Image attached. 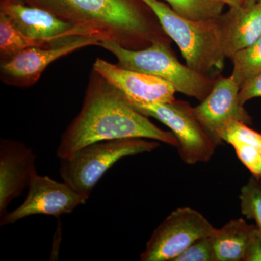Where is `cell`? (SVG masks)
Here are the masks:
<instances>
[{
  "label": "cell",
  "instance_id": "cell-28",
  "mask_svg": "<svg viewBox=\"0 0 261 261\" xmlns=\"http://www.w3.org/2000/svg\"><path fill=\"white\" fill-rule=\"evenodd\" d=\"M261 180V179H260Z\"/></svg>",
  "mask_w": 261,
  "mask_h": 261
},
{
  "label": "cell",
  "instance_id": "cell-12",
  "mask_svg": "<svg viewBox=\"0 0 261 261\" xmlns=\"http://www.w3.org/2000/svg\"><path fill=\"white\" fill-rule=\"evenodd\" d=\"M36 156L22 142L12 140L0 142V218L8 214L7 208L37 174Z\"/></svg>",
  "mask_w": 261,
  "mask_h": 261
},
{
  "label": "cell",
  "instance_id": "cell-2",
  "mask_svg": "<svg viewBox=\"0 0 261 261\" xmlns=\"http://www.w3.org/2000/svg\"><path fill=\"white\" fill-rule=\"evenodd\" d=\"M75 27L82 36L139 50L171 42L157 15L143 0H24Z\"/></svg>",
  "mask_w": 261,
  "mask_h": 261
},
{
  "label": "cell",
  "instance_id": "cell-10",
  "mask_svg": "<svg viewBox=\"0 0 261 261\" xmlns=\"http://www.w3.org/2000/svg\"><path fill=\"white\" fill-rule=\"evenodd\" d=\"M241 85L233 75L216 78L214 87L200 104L194 108L195 116L216 145L221 143L219 135L228 122L238 120L252 123L251 116L239 100Z\"/></svg>",
  "mask_w": 261,
  "mask_h": 261
},
{
  "label": "cell",
  "instance_id": "cell-23",
  "mask_svg": "<svg viewBox=\"0 0 261 261\" xmlns=\"http://www.w3.org/2000/svg\"><path fill=\"white\" fill-rule=\"evenodd\" d=\"M243 261H261V230L256 225L250 233Z\"/></svg>",
  "mask_w": 261,
  "mask_h": 261
},
{
  "label": "cell",
  "instance_id": "cell-25",
  "mask_svg": "<svg viewBox=\"0 0 261 261\" xmlns=\"http://www.w3.org/2000/svg\"><path fill=\"white\" fill-rule=\"evenodd\" d=\"M257 0H245V3H256Z\"/></svg>",
  "mask_w": 261,
  "mask_h": 261
},
{
  "label": "cell",
  "instance_id": "cell-14",
  "mask_svg": "<svg viewBox=\"0 0 261 261\" xmlns=\"http://www.w3.org/2000/svg\"><path fill=\"white\" fill-rule=\"evenodd\" d=\"M219 20L226 58L252 45L261 37V4L257 2L229 8L220 15Z\"/></svg>",
  "mask_w": 261,
  "mask_h": 261
},
{
  "label": "cell",
  "instance_id": "cell-6",
  "mask_svg": "<svg viewBox=\"0 0 261 261\" xmlns=\"http://www.w3.org/2000/svg\"><path fill=\"white\" fill-rule=\"evenodd\" d=\"M132 106L171 129L179 143L177 149L180 157L187 164L207 162L214 155L218 145L197 119L194 108L188 102L175 99L170 102Z\"/></svg>",
  "mask_w": 261,
  "mask_h": 261
},
{
  "label": "cell",
  "instance_id": "cell-1",
  "mask_svg": "<svg viewBox=\"0 0 261 261\" xmlns=\"http://www.w3.org/2000/svg\"><path fill=\"white\" fill-rule=\"evenodd\" d=\"M124 94L92 68L80 113L67 127L57 149L60 159L101 141L144 138L178 148L172 132L155 126Z\"/></svg>",
  "mask_w": 261,
  "mask_h": 261
},
{
  "label": "cell",
  "instance_id": "cell-21",
  "mask_svg": "<svg viewBox=\"0 0 261 261\" xmlns=\"http://www.w3.org/2000/svg\"><path fill=\"white\" fill-rule=\"evenodd\" d=\"M174 261H215L212 236L196 240Z\"/></svg>",
  "mask_w": 261,
  "mask_h": 261
},
{
  "label": "cell",
  "instance_id": "cell-27",
  "mask_svg": "<svg viewBox=\"0 0 261 261\" xmlns=\"http://www.w3.org/2000/svg\"><path fill=\"white\" fill-rule=\"evenodd\" d=\"M22 1H24V0H22Z\"/></svg>",
  "mask_w": 261,
  "mask_h": 261
},
{
  "label": "cell",
  "instance_id": "cell-4",
  "mask_svg": "<svg viewBox=\"0 0 261 261\" xmlns=\"http://www.w3.org/2000/svg\"><path fill=\"white\" fill-rule=\"evenodd\" d=\"M100 47L112 53L121 68L146 73L166 81L176 92L202 102L214 87L216 78L201 74L176 58L171 42H155L145 49L133 50L116 43L100 42Z\"/></svg>",
  "mask_w": 261,
  "mask_h": 261
},
{
  "label": "cell",
  "instance_id": "cell-19",
  "mask_svg": "<svg viewBox=\"0 0 261 261\" xmlns=\"http://www.w3.org/2000/svg\"><path fill=\"white\" fill-rule=\"evenodd\" d=\"M171 9L184 18L194 20L216 18L225 6L218 0H164Z\"/></svg>",
  "mask_w": 261,
  "mask_h": 261
},
{
  "label": "cell",
  "instance_id": "cell-24",
  "mask_svg": "<svg viewBox=\"0 0 261 261\" xmlns=\"http://www.w3.org/2000/svg\"><path fill=\"white\" fill-rule=\"evenodd\" d=\"M225 5H228L229 8H237L245 4V0H218Z\"/></svg>",
  "mask_w": 261,
  "mask_h": 261
},
{
  "label": "cell",
  "instance_id": "cell-22",
  "mask_svg": "<svg viewBox=\"0 0 261 261\" xmlns=\"http://www.w3.org/2000/svg\"><path fill=\"white\" fill-rule=\"evenodd\" d=\"M256 97H261V73L246 81L241 86L239 94V100L243 106Z\"/></svg>",
  "mask_w": 261,
  "mask_h": 261
},
{
  "label": "cell",
  "instance_id": "cell-3",
  "mask_svg": "<svg viewBox=\"0 0 261 261\" xmlns=\"http://www.w3.org/2000/svg\"><path fill=\"white\" fill-rule=\"evenodd\" d=\"M159 18L163 30L176 44L187 66L201 74L217 78L224 68L225 56L219 17L194 20L175 13L160 0H143Z\"/></svg>",
  "mask_w": 261,
  "mask_h": 261
},
{
  "label": "cell",
  "instance_id": "cell-13",
  "mask_svg": "<svg viewBox=\"0 0 261 261\" xmlns=\"http://www.w3.org/2000/svg\"><path fill=\"white\" fill-rule=\"evenodd\" d=\"M0 13L6 15L20 32L30 37L65 40L84 37L72 24L22 0H0Z\"/></svg>",
  "mask_w": 261,
  "mask_h": 261
},
{
  "label": "cell",
  "instance_id": "cell-5",
  "mask_svg": "<svg viewBox=\"0 0 261 261\" xmlns=\"http://www.w3.org/2000/svg\"><path fill=\"white\" fill-rule=\"evenodd\" d=\"M159 142L144 138L119 139L94 142L61 159L60 175L63 181L89 197L94 186L110 168L124 157L150 152Z\"/></svg>",
  "mask_w": 261,
  "mask_h": 261
},
{
  "label": "cell",
  "instance_id": "cell-16",
  "mask_svg": "<svg viewBox=\"0 0 261 261\" xmlns=\"http://www.w3.org/2000/svg\"><path fill=\"white\" fill-rule=\"evenodd\" d=\"M254 226L240 218L216 228L212 235L215 261H243Z\"/></svg>",
  "mask_w": 261,
  "mask_h": 261
},
{
  "label": "cell",
  "instance_id": "cell-9",
  "mask_svg": "<svg viewBox=\"0 0 261 261\" xmlns=\"http://www.w3.org/2000/svg\"><path fill=\"white\" fill-rule=\"evenodd\" d=\"M99 43L96 38L76 37L53 47L27 48L15 56L1 60V80L14 87H31L37 83L46 68L53 62L82 48L99 46Z\"/></svg>",
  "mask_w": 261,
  "mask_h": 261
},
{
  "label": "cell",
  "instance_id": "cell-15",
  "mask_svg": "<svg viewBox=\"0 0 261 261\" xmlns=\"http://www.w3.org/2000/svg\"><path fill=\"white\" fill-rule=\"evenodd\" d=\"M219 137L221 142L232 146L252 176L261 179V134L245 122L233 120L221 129Z\"/></svg>",
  "mask_w": 261,
  "mask_h": 261
},
{
  "label": "cell",
  "instance_id": "cell-7",
  "mask_svg": "<svg viewBox=\"0 0 261 261\" xmlns=\"http://www.w3.org/2000/svg\"><path fill=\"white\" fill-rule=\"evenodd\" d=\"M216 228L195 209L179 207L168 215L147 242L142 261H174L199 239L212 236Z\"/></svg>",
  "mask_w": 261,
  "mask_h": 261
},
{
  "label": "cell",
  "instance_id": "cell-17",
  "mask_svg": "<svg viewBox=\"0 0 261 261\" xmlns=\"http://www.w3.org/2000/svg\"><path fill=\"white\" fill-rule=\"evenodd\" d=\"M51 40L37 39L25 35L12 23L8 17L0 13V59L15 56L19 51L29 47H48L58 45L69 40Z\"/></svg>",
  "mask_w": 261,
  "mask_h": 261
},
{
  "label": "cell",
  "instance_id": "cell-18",
  "mask_svg": "<svg viewBox=\"0 0 261 261\" xmlns=\"http://www.w3.org/2000/svg\"><path fill=\"white\" fill-rule=\"evenodd\" d=\"M233 75L240 85L261 73V37L256 42L241 49L229 58Z\"/></svg>",
  "mask_w": 261,
  "mask_h": 261
},
{
  "label": "cell",
  "instance_id": "cell-11",
  "mask_svg": "<svg viewBox=\"0 0 261 261\" xmlns=\"http://www.w3.org/2000/svg\"><path fill=\"white\" fill-rule=\"evenodd\" d=\"M93 69L124 94L132 105L174 101L176 91L171 84L157 77L121 68L97 58Z\"/></svg>",
  "mask_w": 261,
  "mask_h": 261
},
{
  "label": "cell",
  "instance_id": "cell-20",
  "mask_svg": "<svg viewBox=\"0 0 261 261\" xmlns=\"http://www.w3.org/2000/svg\"><path fill=\"white\" fill-rule=\"evenodd\" d=\"M239 197L242 214L254 220L261 230V180L252 176L242 187Z\"/></svg>",
  "mask_w": 261,
  "mask_h": 261
},
{
  "label": "cell",
  "instance_id": "cell-26",
  "mask_svg": "<svg viewBox=\"0 0 261 261\" xmlns=\"http://www.w3.org/2000/svg\"><path fill=\"white\" fill-rule=\"evenodd\" d=\"M257 3H260L261 4V0H257Z\"/></svg>",
  "mask_w": 261,
  "mask_h": 261
},
{
  "label": "cell",
  "instance_id": "cell-8",
  "mask_svg": "<svg viewBox=\"0 0 261 261\" xmlns=\"http://www.w3.org/2000/svg\"><path fill=\"white\" fill-rule=\"evenodd\" d=\"M89 197L77 192L66 182L55 181L37 173L29 184L28 195L23 203L5 215L0 224H13L34 215L59 217L70 214L79 206L85 204Z\"/></svg>",
  "mask_w": 261,
  "mask_h": 261
}]
</instances>
